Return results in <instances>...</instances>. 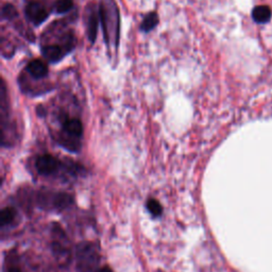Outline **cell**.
<instances>
[{"mask_svg": "<svg viewBox=\"0 0 272 272\" xmlns=\"http://www.w3.org/2000/svg\"><path fill=\"white\" fill-rule=\"evenodd\" d=\"M73 201H74L73 197L69 196L68 193H65V192L57 193L52 199V207L61 210L68 208L69 205L73 203Z\"/></svg>", "mask_w": 272, "mask_h": 272, "instance_id": "cell-10", "label": "cell"}, {"mask_svg": "<svg viewBox=\"0 0 272 272\" xmlns=\"http://www.w3.org/2000/svg\"><path fill=\"white\" fill-rule=\"evenodd\" d=\"M25 12L27 18L36 26L43 24L44 21L47 19L49 15V12L47 8L45 7V4H43L40 1L30 2L26 7Z\"/></svg>", "mask_w": 272, "mask_h": 272, "instance_id": "cell-3", "label": "cell"}, {"mask_svg": "<svg viewBox=\"0 0 272 272\" xmlns=\"http://www.w3.org/2000/svg\"><path fill=\"white\" fill-rule=\"evenodd\" d=\"M28 73L34 79H43L48 74L47 65L41 60H33L27 66Z\"/></svg>", "mask_w": 272, "mask_h": 272, "instance_id": "cell-6", "label": "cell"}, {"mask_svg": "<svg viewBox=\"0 0 272 272\" xmlns=\"http://www.w3.org/2000/svg\"><path fill=\"white\" fill-rule=\"evenodd\" d=\"M115 4L108 3L100 7V19L102 20L107 41H114L115 46L118 43V14L117 10L112 11Z\"/></svg>", "mask_w": 272, "mask_h": 272, "instance_id": "cell-1", "label": "cell"}, {"mask_svg": "<svg viewBox=\"0 0 272 272\" xmlns=\"http://www.w3.org/2000/svg\"><path fill=\"white\" fill-rule=\"evenodd\" d=\"M74 0H58L54 4V9L57 13H66L73 9Z\"/></svg>", "mask_w": 272, "mask_h": 272, "instance_id": "cell-13", "label": "cell"}, {"mask_svg": "<svg viewBox=\"0 0 272 272\" xmlns=\"http://www.w3.org/2000/svg\"><path fill=\"white\" fill-rule=\"evenodd\" d=\"M64 131L69 134L71 137L78 138L83 134V126L79 119L67 118L63 123Z\"/></svg>", "mask_w": 272, "mask_h": 272, "instance_id": "cell-8", "label": "cell"}, {"mask_svg": "<svg viewBox=\"0 0 272 272\" xmlns=\"http://www.w3.org/2000/svg\"><path fill=\"white\" fill-rule=\"evenodd\" d=\"M17 16V11H16L13 4L7 3L2 8V18L3 19H13Z\"/></svg>", "mask_w": 272, "mask_h": 272, "instance_id": "cell-15", "label": "cell"}, {"mask_svg": "<svg viewBox=\"0 0 272 272\" xmlns=\"http://www.w3.org/2000/svg\"><path fill=\"white\" fill-rule=\"evenodd\" d=\"M159 24V16L155 12H151L149 13L145 18H144L141 29L145 32H149L151 31L153 28L157 27V25Z\"/></svg>", "mask_w": 272, "mask_h": 272, "instance_id": "cell-11", "label": "cell"}, {"mask_svg": "<svg viewBox=\"0 0 272 272\" xmlns=\"http://www.w3.org/2000/svg\"><path fill=\"white\" fill-rule=\"evenodd\" d=\"M9 272H21V271L19 269H17V268H12V269L9 270Z\"/></svg>", "mask_w": 272, "mask_h": 272, "instance_id": "cell-17", "label": "cell"}, {"mask_svg": "<svg viewBox=\"0 0 272 272\" xmlns=\"http://www.w3.org/2000/svg\"><path fill=\"white\" fill-rule=\"evenodd\" d=\"M97 272H113V271L111 270L109 267H103V268H101V269L97 270Z\"/></svg>", "mask_w": 272, "mask_h": 272, "instance_id": "cell-16", "label": "cell"}, {"mask_svg": "<svg viewBox=\"0 0 272 272\" xmlns=\"http://www.w3.org/2000/svg\"><path fill=\"white\" fill-rule=\"evenodd\" d=\"M272 10L267 4L257 5L252 11V18L257 24H266L271 19Z\"/></svg>", "mask_w": 272, "mask_h": 272, "instance_id": "cell-7", "label": "cell"}, {"mask_svg": "<svg viewBox=\"0 0 272 272\" xmlns=\"http://www.w3.org/2000/svg\"><path fill=\"white\" fill-rule=\"evenodd\" d=\"M60 162L50 154H43L36 160L35 167L38 173L44 176L54 174L59 169Z\"/></svg>", "mask_w": 272, "mask_h": 272, "instance_id": "cell-4", "label": "cell"}, {"mask_svg": "<svg viewBox=\"0 0 272 272\" xmlns=\"http://www.w3.org/2000/svg\"><path fill=\"white\" fill-rule=\"evenodd\" d=\"M43 55L45 57L49 62L57 63L60 60H62L65 55L66 50L60 45H51V46H45L42 48Z\"/></svg>", "mask_w": 272, "mask_h": 272, "instance_id": "cell-5", "label": "cell"}, {"mask_svg": "<svg viewBox=\"0 0 272 272\" xmlns=\"http://www.w3.org/2000/svg\"><path fill=\"white\" fill-rule=\"evenodd\" d=\"M99 19H100L99 13L97 11L93 10L90 15H88V19H87V36H88V40H90L92 43L96 41Z\"/></svg>", "mask_w": 272, "mask_h": 272, "instance_id": "cell-9", "label": "cell"}, {"mask_svg": "<svg viewBox=\"0 0 272 272\" xmlns=\"http://www.w3.org/2000/svg\"><path fill=\"white\" fill-rule=\"evenodd\" d=\"M16 212L13 208H5L0 213V221H1V225H7L12 223L15 218Z\"/></svg>", "mask_w": 272, "mask_h": 272, "instance_id": "cell-12", "label": "cell"}, {"mask_svg": "<svg viewBox=\"0 0 272 272\" xmlns=\"http://www.w3.org/2000/svg\"><path fill=\"white\" fill-rule=\"evenodd\" d=\"M77 268L79 272H92L99 263V255L92 243L83 242L77 247Z\"/></svg>", "mask_w": 272, "mask_h": 272, "instance_id": "cell-2", "label": "cell"}, {"mask_svg": "<svg viewBox=\"0 0 272 272\" xmlns=\"http://www.w3.org/2000/svg\"><path fill=\"white\" fill-rule=\"evenodd\" d=\"M147 208H148L149 212L151 213L154 217H159V216H160V214H162V212H163L162 205H160L158 200H155V199L149 200V201L147 202Z\"/></svg>", "mask_w": 272, "mask_h": 272, "instance_id": "cell-14", "label": "cell"}]
</instances>
